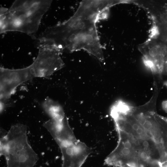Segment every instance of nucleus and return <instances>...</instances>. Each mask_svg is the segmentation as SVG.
Segmentation results:
<instances>
[{
  "instance_id": "nucleus-1",
  "label": "nucleus",
  "mask_w": 167,
  "mask_h": 167,
  "mask_svg": "<svg viewBox=\"0 0 167 167\" xmlns=\"http://www.w3.org/2000/svg\"><path fill=\"white\" fill-rule=\"evenodd\" d=\"M105 0H83L68 19L47 28L38 39L39 45L62 52L84 50L102 62L104 58L96 23L112 3Z\"/></svg>"
},
{
  "instance_id": "nucleus-2",
  "label": "nucleus",
  "mask_w": 167,
  "mask_h": 167,
  "mask_svg": "<svg viewBox=\"0 0 167 167\" xmlns=\"http://www.w3.org/2000/svg\"><path fill=\"white\" fill-rule=\"evenodd\" d=\"M50 0H16L7 9L1 7L0 33L17 31L34 36L44 15L50 7Z\"/></svg>"
},
{
  "instance_id": "nucleus-3",
  "label": "nucleus",
  "mask_w": 167,
  "mask_h": 167,
  "mask_svg": "<svg viewBox=\"0 0 167 167\" xmlns=\"http://www.w3.org/2000/svg\"><path fill=\"white\" fill-rule=\"evenodd\" d=\"M38 49L37 56L30 65L22 69L7 70V79L12 87L16 88L21 84L34 77L48 78L63 68L64 63L60 51L47 45H38Z\"/></svg>"
},
{
  "instance_id": "nucleus-4",
  "label": "nucleus",
  "mask_w": 167,
  "mask_h": 167,
  "mask_svg": "<svg viewBox=\"0 0 167 167\" xmlns=\"http://www.w3.org/2000/svg\"><path fill=\"white\" fill-rule=\"evenodd\" d=\"M26 125L12 126L1 139L0 154L5 157L7 167H33L39 159L28 143Z\"/></svg>"
},
{
  "instance_id": "nucleus-5",
  "label": "nucleus",
  "mask_w": 167,
  "mask_h": 167,
  "mask_svg": "<svg viewBox=\"0 0 167 167\" xmlns=\"http://www.w3.org/2000/svg\"><path fill=\"white\" fill-rule=\"evenodd\" d=\"M119 136L118 145L105 160V164L123 167L137 157L138 147L135 139L130 135L117 129Z\"/></svg>"
},
{
  "instance_id": "nucleus-6",
  "label": "nucleus",
  "mask_w": 167,
  "mask_h": 167,
  "mask_svg": "<svg viewBox=\"0 0 167 167\" xmlns=\"http://www.w3.org/2000/svg\"><path fill=\"white\" fill-rule=\"evenodd\" d=\"M156 117L161 127L165 156L167 158V119L161 117L157 114Z\"/></svg>"
},
{
  "instance_id": "nucleus-7",
  "label": "nucleus",
  "mask_w": 167,
  "mask_h": 167,
  "mask_svg": "<svg viewBox=\"0 0 167 167\" xmlns=\"http://www.w3.org/2000/svg\"><path fill=\"white\" fill-rule=\"evenodd\" d=\"M143 62L145 65L150 69L153 73H156L158 71L154 61L148 56H145L143 59Z\"/></svg>"
},
{
  "instance_id": "nucleus-8",
  "label": "nucleus",
  "mask_w": 167,
  "mask_h": 167,
  "mask_svg": "<svg viewBox=\"0 0 167 167\" xmlns=\"http://www.w3.org/2000/svg\"><path fill=\"white\" fill-rule=\"evenodd\" d=\"M148 53V57L153 60L158 56V50L156 47H152L149 49Z\"/></svg>"
},
{
  "instance_id": "nucleus-9",
  "label": "nucleus",
  "mask_w": 167,
  "mask_h": 167,
  "mask_svg": "<svg viewBox=\"0 0 167 167\" xmlns=\"http://www.w3.org/2000/svg\"><path fill=\"white\" fill-rule=\"evenodd\" d=\"M160 19L163 24H167V12H163L161 14Z\"/></svg>"
},
{
  "instance_id": "nucleus-10",
  "label": "nucleus",
  "mask_w": 167,
  "mask_h": 167,
  "mask_svg": "<svg viewBox=\"0 0 167 167\" xmlns=\"http://www.w3.org/2000/svg\"><path fill=\"white\" fill-rule=\"evenodd\" d=\"M159 33L158 28L155 27H153L151 31V36L152 37H154L157 36Z\"/></svg>"
}]
</instances>
